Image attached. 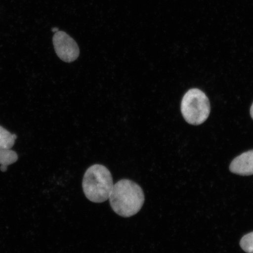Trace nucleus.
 <instances>
[{"instance_id":"1","label":"nucleus","mask_w":253,"mask_h":253,"mask_svg":"<svg viewBox=\"0 0 253 253\" xmlns=\"http://www.w3.org/2000/svg\"><path fill=\"white\" fill-rule=\"evenodd\" d=\"M112 210L119 216L129 217L141 210L145 201L141 186L131 180L122 179L113 185L109 197Z\"/></svg>"},{"instance_id":"2","label":"nucleus","mask_w":253,"mask_h":253,"mask_svg":"<svg viewBox=\"0 0 253 253\" xmlns=\"http://www.w3.org/2000/svg\"><path fill=\"white\" fill-rule=\"evenodd\" d=\"M113 185L110 170L100 164H95L88 168L82 183L85 196L94 203L106 201L109 198Z\"/></svg>"},{"instance_id":"3","label":"nucleus","mask_w":253,"mask_h":253,"mask_svg":"<svg viewBox=\"0 0 253 253\" xmlns=\"http://www.w3.org/2000/svg\"><path fill=\"white\" fill-rule=\"evenodd\" d=\"M183 118L190 125L204 123L211 112V105L207 95L198 88H192L186 93L181 102Z\"/></svg>"},{"instance_id":"4","label":"nucleus","mask_w":253,"mask_h":253,"mask_svg":"<svg viewBox=\"0 0 253 253\" xmlns=\"http://www.w3.org/2000/svg\"><path fill=\"white\" fill-rule=\"evenodd\" d=\"M53 44L57 55L63 62L71 63L77 60L80 53L76 41L63 31H58L53 37Z\"/></svg>"},{"instance_id":"5","label":"nucleus","mask_w":253,"mask_h":253,"mask_svg":"<svg viewBox=\"0 0 253 253\" xmlns=\"http://www.w3.org/2000/svg\"><path fill=\"white\" fill-rule=\"evenodd\" d=\"M230 170L237 175H253V150L247 151L235 158L230 164Z\"/></svg>"},{"instance_id":"6","label":"nucleus","mask_w":253,"mask_h":253,"mask_svg":"<svg viewBox=\"0 0 253 253\" xmlns=\"http://www.w3.org/2000/svg\"><path fill=\"white\" fill-rule=\"evenodd\" d=\"M17 138V135L12 134L0 126V150L11 149Z\"/></svg>"},{"instance_id":"7","label":"nucleus","mask_w":253,"mask_h":253,"mask_svg":"<svg viewBox=\"0 0 253 253\" xmlns=\"http://www.w3.org/2000/svg\"><path fill=\"white\" fill-rule=\"evenodd\" d=\"M18 156L11 149L0 150V165L8 167L17 162Z\"/></svg>"},{"instance_id":"8","label":"nucleus","mask_w":253,"mask_h":253,"mask_svg":"<svg viewBox=\"0 0 253 253\" xmlns=\"http://www.w3.org/2000/svg\"><path fill=\"white\" fill-rule=\"evenodd\" d=\"M240 246L245 252L253 253V232L242 237Z\"/></svg>"},{"instance_id":"9","label":"nucleus","mask_w":253,"mask_h":253,"mask_svg":"<svg viewBox=\"0 0 253 253\" xmlns=\"http://www.w3.org/2000/svg\"><path fill=\"white\" fill-rule=\"evenodd\" d=\"M0 170H1V171L5 172L7 170V167L4 166H1V167H0Z\"/></svg>"},{"instance_id":"10","label":"nucleus","mask_w":253,"mask_h":253,"mask_svg":"<svg viewBox=\"0 0 253 253\" xmlns=\"http://www.w3.org/2000/svg\"><path fill=\"white\" fill-rule=\"evenodd\" d=\"M251 117H252V118L253 119V103L252 104V105L251 106Z\"/></svg>"},{"instance_id":"11","label":"nucleus","mask_w":253,"mask_h":253,"mask_svg":"<svg viewBox=\"0 0 253 253\" xmlns=\"http://www.w3.org/2000/svg\"><path fill=\"white\" fill-rule=\"evenodd\" d=\"M52 31L53 32V33H56V32H58L59 31L58 28H53L52 29Z\"/></svg>"}]
</instances>
